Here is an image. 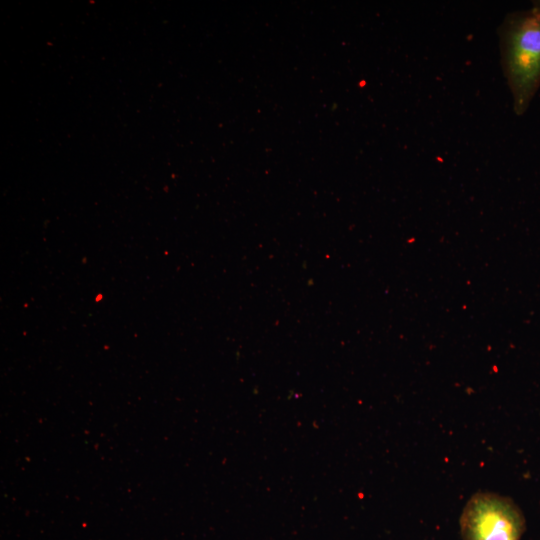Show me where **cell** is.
<instances>
[{"label": "cell", "instance_id": "obj_1", "mask_svg": "<svg viewBox=\"0 0 540 540\" xmlns=\"http://www.w3.org/2000/svg\"><path fill=\"white\" fill-rule=\"evenodd\" d=\"M501 66L513 110L523 115L540 87V1L508 13L498 27Z\"/></svg>", "mask_w": 540, "mask_h": 540}, {"label": "cell", "instance_id": "obj_2", "mask_svg": "<svg viewBox=\"0 0 540 540\" xmlns=\"http://www.w3.org/2000/svg\"><path fill=\"white\" fill-rule=\"evenodd\" d=\"M462 540H521L525 518L512 499L490 491L473 494L460 519Z\"/></svg>", "mask_w": 540, "mask_h": 540}]
</instances>
